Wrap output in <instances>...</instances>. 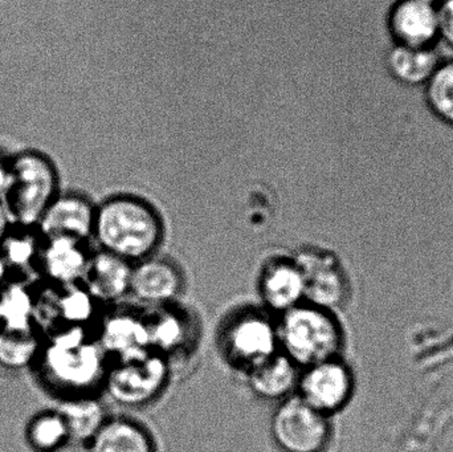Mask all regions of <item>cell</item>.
<instances>
[{
    "mask_svg": "<svg viewBox=\"0 0 453 452\" xmlns=\"http://www.w3.org/2000/svg\"><path fill=\"white\" fill-rule=\"evenodd\" d=\"M170 373L169 360L149 350L143 355L109 364L103 387L117 405L142 408L150 405L164 393Z\"/></svg>",
    "mask_w": 453,
    "mask_h": 452,
    "instance_id": "obj_5",
    "label": "cell"
},
{
    "mask_svg": "<svg viewBox=\"0 0 453 452\" xmlns=\"http://www.w3.org/2000/svg\"><path fill=\"white\" fill-rule=\"evenodd\" d=\"M96 206L79 194L58 195L48 206L37 225L42 238L71 236L79 241H88L93 236Z\"/></svg>",
    "mask_w": 453,
    "mask_h": 452,
    "instance_id": "obj_14",
    "label": "cell"
},
{
    "mask_svg": "<svg viewBox=\"0 0 453 452\" xmlns=\"http://www.w3.org/2000/svg\"><path fill=\"white\" fill-rule=\"evenodd\" d=\"M26 440L35 452H50L68 442L69 435L60 414L50 410L37 414L29 421Z\"/></svg>",
    "mask_w": 453,
    "mask_h": 452,
    "instance_id": "obj_27",
    "label": "cell"
},
{
    "mask_svg": "<svg viewBox=\"0 0 453 452\" xmlns=\"http://www.w3.org/2000/svg\"><path fill=\"white\" fill-rule=\"evenodd\" d=\"M106 357L116 360L135 357L150 349L146 315L137 310H119L101 321L96 336Z\"/></svg>",
    "mask_w": 453,
    "mask_h": 452,
    "instance_id": "obj_13",
    "label": "cell"
},
{
    "mask_svg": "<svg viewBox=\"0 0 453 452\" xmlns=\"http://www.w3.org/2000/svg\"><path fill=\"white\" fill-rule=\"evenodd\" d=\"M58 188V172L47 157L34 151L16 157L8 164L7 188L0 199L11 227L36 230Z\"/></svg>",
    "mask_w": 453,
    "mask_h": 452,
    "instance_id": "obj_4",
    "label": "cell"
},
{
    "mask_svg": "<svg viewBox=\"0 0 453 452\" xmlns=\"http://www.w3.org/2000/svg\"><path fill=\"white\" fill-rule=\"evenodd\" d=\"M271 435L281 452H325L332 442L333 430L329 417L293 395L280 401L274 410Z\"/></svg>",
    "mask_w": 453,
    "mask_h": 452,
    "instance_id": "obj_6",
    "label": "cell"
},
{
    "mask_svg": "<svg viewBox=\"0 0 453 452\" xmlns=\"http://www.w3.org/2000/svg\"><path fill=\"white\" fill-rule=\"evenodd\" d=\"M280 352L300 369L341 357L342 326L333 310L301 303L276 320Z\"/></svg>",
    "mask_w": 453,
    "mask_h": 452,
    "instance_id": "obj_3",
    "label": "cell"
},
{
    "mask_svg": "<svg viewBox=\"0 0 453 452\" xmlns=\"http://www.w3.org/2000/svg\"><path fill=\"white\" fill-rule=\"evenodd\" d=\"M439 45H444L453 55V0L438 3Z\"/></svg>",
    "mask_w": 453,
    "mask_h": 452,
    "instance_id": "obj_28",
    "label": "cell"
},
{
    "mask_svg": "<svg viewBox=\"0 0 453 452\" xmlns=\"http://www.w3.org/2000/svg\"><path fill=\"white\" fill-rule=\"evenodd\" d=\"M36 332H12L0 329V366L21 371L36 363L42 350Z\"/></svg>",
    "mask_w": 453,
    "mask_h": 452,
    "instance_id": "obj_25",
    "label": "cell"
},
{
    "mask_svg": "<svg viewBox=\"0 0 453 452\" xmlns=\"http://www.w3.org/2000/svg\"><path fill=\"white\" fill-rule=\"evenodd\" d=\"M422 96L431 116L453 130V55L444 56L423 87Z\"/></svg>",
    "mask_w": 453,
    "mask_h": 452,
    "instance_id": "obj_23",
    "label": "cell"
},
{
    "mask_svg": "<svg viewBox=\"0 0 453 452\" xmlns=\"http://www.w3.org/2000/svg\"><path fill=\"white\" fill-rule=\"evenodd\" d=\"M261 300L269 312L281 313L303 303V280L293 257H276L264 265L258 280Z\"/></svg>",
    "mask_w": 453,
    "mask_h": 452,
    "instance_id": "obj_16",
    "label": "cell"
},
{
    "mask_svg": "<svg viewBox=\"0 0 453 452\" xmlns=\"http://www.w3.org/2000/svg\"><path fill=\"white\" fill-rule=\"evenodd\" d=\"M42 238L39 233L23 228H13L0 241V257L8 270H35L39 263Z\"/></svg>",
    "mask_w": 453,
    "mask_h": 452,
    "instance_id": "obj_24",
    "label": "cell"
},
{
    "mask_svg": "<svg viewBox=\"0 0 453 452\" xmlns=\"http://www.w3.org/2000/svg\"><path fill=\"white\" fill-rule=\"evenodd\" d=\"M88 445L90 452H158L151 433L127 417L106 419Z\"/></svg>",
    "mask_w": 453,
    "mask_h": 452,
    "instance_id": "obj_20",
    "label": "cell"
},
{
    "mask_svg": "<svg viewBox=\"0 0 453 452\" xmlns=\"http://www.w3.org/2000/svg\"><path fill=\"white\" fill-rule=\"evenodd\" d=\"M220 341L228 363L244 373L280 352L276 321L256 310H244L231 318Z\"/></svg>",
    "mask_w": 453,
    "mask_h": 452,
    "instance_id": "obj_7",
    "label": "cell"
},
{
    "mask_svg": "<svg viewBox=\"0 0 453 452\" xmlns=\"http://www.w3.org/2000/svg\"><path fill=\"white\" fill-rule=\"evenodd\" d=\"M56 411L64 419L69 440L89 443L106 419L105 406L93 395L64 397Z\"/></svg>",
    "mask_w": 453,
    "mask_h": 452,
    "instance_id": "obj_21",
    "label": "cell"
},
{
    "mask_svg": "<svg viewBox=\"0 0 453 452\" xmlns=\"http://www.w3.org/2000/svg\"><path fill=\"white\" fill-rule=\"evenodd\" d=\"M433 2L439 3L441 2V0H433Z\"/></svg>",
    "mask_w": 453,
    "mask_h": 452,
    "instance_id": "obj_33",
    "label": "cell"
},
{
    "mask_svg": "<svg viewBox=\"0 0 453 452\" xmlns=\"http://www.w3.org/2000/svg\"><path fill=\"white\" fill-rule=\"evenodd\" d=\"M8 183V165L0 161V199L3 198Z\"/></svg>",
    "mask_w": 453,
    "mask_h": 452,
    "instance_id": "obj_31",
    "label": "cell"
},
{
    "mask_svg": "<svg viewBox=\"0 0 453 452\" xmlns=\"http://www.w3.org/2000/svg\"><path fill=\"white\" fill-rule=\"evenodd\" d=\"M353 392V372L337 357L301 369L296 395L330 418L348 405Z\"/></svg>",
    "mask_w": 453,
    "mask_h": 452,
    "instance_id": "obj_9",
    "label": "cell"
},
{
    "mask_svg": "<svg viewBox=\"0 0 453 452\" xmlns=\"http://www.w3.org/2000/svg\"><path fill=\"white\" fill-rule=\"evenodd\" d=\"M446 53L438 47H409L393 44L385 56L388 79L404 89H423Z\"/></svg>",
    "mask_w": 453,
    "mask_h": 452,
    "instance_id": "obj_15",
    "label": "cell"
},
{
    "mask_svg": "<svg viewBox=\"0 0 453 452\" xmlns=\"http://www.w3.org/2000/svg\"><path fill=\"white\" fill-rule=\"evenodd\" d=\"M386 31L393 44L438 47V3L395 0L386 15Z\"/></svg>",
    "mask_w": 453,
    "mask_h": 452,
    "instance_id": "obj_10",
    "label": "cell"
},
{
    "mask_svg": "<svg viewBox=\"0 0 453 452\" xmlns=\"http://www.w3.org/2000/svg\"><path fill=\"white\" fill-rule=\"evenodd\" d=\"M0 329L36 332L34 326V291L21 280L0 287Z\"/></svg>",
    "mask_w": 453,
    "mask_h": 452,
    "instance_id": "obj_22",
    "label": "cell"
},
{
    "mask_svg": "<svg viewBox=\"0 0 453 452\" xmlns=\"http://www.w3.org/2000/svg\"><path fill=\"white\" fill-rule=\"evenodd\" d=\"M132 268V263L101 249L90 255L81 286L98 304L119 302L129 295Z\"/></svg>",
    "mask_w": 453,
    "mask_h": 452,
    "instance_id": "obj_17",
    "label": "cell"
},
{
    "mask_svg": "<svg viewBox=\"0 0 453 452\" xmlns=\"http://www.w3.org/2000/svg\"><path fill=\"white\" fill-rule=\"evenodd\" d=\"M89 259L85 241L71 236H52L42 238L37 268L50 286L64 288L81 284Z\"/></svg>",
    "mask_w": 453,
    "mask_h": 452,
    "instance_id": "obj_12",
    "label": "cell"
},
{
    "mask_svg": "<svg viewBox=\"0 0 453 452\" xmlns=\"http://www.w3.org/2000/svg\"><path fill=\"white\" fill-rule=\"evenodd\" d=\"M164 235L161 215L140 196L119 194L96 207L93 236L100 249L132 264L154 257Z\"/></svg>",
    "mask_w": 453,
    "mask_h": 452,
    "instance_id": "obj_2",
    "label": "cell"
},
{
    "mask_svg": "<svg viewBox=\"0 0 453 452\" xmlns=\"http://www.w3.org/2000/svg\"><path fill=\"white\" fill-rule=\"evenodd\" d=\"M37 363L45 384L65 397L93 395L109 366L97 340L80 326H63L47 336Z\"/></svg>",
    "mask_w": 453,
    "mask_h": 452,
    "instance_id": "obj_1",
    "label": "cell"
},
{
    "mask_svg": "<svg viewBox=\"0 0 453 452\" xmlns=\"http://www.w3.org/2000/svg\"><path fill=\"white\" fill-rule=\"evenodd\" d=\"M149 344L153 352L164 356L180 355L193 344V320L182 310L164 305L146 315Z\"/></svg>",
    "mask_w": 453,
    "mask_h": 452,
    "instance_id": "obj_18",
    "label": "cell"
},
{
    "mask_svg": "<svg viewBox=\"0 0 453 452\" xmlns=\"http://www.w3.org/2000/svg\"><path fill=\"white\" fill-rule=\"evenodd\" d=\"M301 369L281 352L245 372L248 387L256 397L282 401L296 395Z\"/></svg>",
    "mask_w": 453,
    "mask_h": 452,
    "instance_id": "obj_19",
    "label": "cell"
},
{
    "mask_svg": "<svg viewBox=\"0 0 453 452\" xmlns=\"http://www.w3.org/2000/svg\"><path fill=\"white\" fill-rule=\"evenodd\" d=\"M293 259L303 275V302L333 312L342 307L350 294V284L334 254L308 247L300 249Z\"/></svg>",
    "mask_w": 453,
    "mask_h": 452,
    "instance_id": "obj_8",
    "label": "cell"
},
{
    "mask_svg": "<svg viewBox=\"0 0 453 452\" xmlns=\"http://www.w3.org/2000/svg\"><path fill=\"white\" fill-rule=\"evenodd\" d=\"M50 452H90V450L88 443L69 440L68 442L64 443L60 448H55V450Z\"/></svg>",
    "mask_w": 453,
    "mask_h": 452,
    "instance_id": "obj_29",
    "label": "cell"
},
{
    "mask_svg": "<svg viewBox=\"0 0 453 452\" xmlns=\"http://www.w3.org/2000/svg\"><path fill=\"white\" fill-rule=\"evenodd\" d=\"M8 272H10V270H8L7 265L4 264L2 257H0V287L7 281Z\"/></svg>",
    "mask_w": 453,
    "mask_h": 452,
    "instance_id": "obj_32",
    "label": "cell"
},
{
    "mask_svg": "<svg viewBox=\"0 0 453 452\" xmlns=\"http://www.w3.org/2000/svg\"><path fill=\"white\" fill-rule=\"evenodd\" d=\"M183 287L182 272L172 260L154 255L133 264L129 294L143 304L156 308L173 304Z\"/></svg>",
    "mask_w": 453,
    "mask_h": 452,
    "instance_id": "obj_11",
    "label": "cell"
},
{
    "mask_svg": "<svg viewBox=\"0 0 453 452\" xmlns=\"http://www.w3.org/2000/svg\"><path fill=\"white\" fill-rule=\"evenodd\" d=\"M97 305L98 303L81 284L58 288V308L61 328L63 326L87 328L88 324L96 318Z\"/></svg>",
    "mask_w": 453,
    "mask_h": 452,
    "instance_id": "obj_26",
    "label": "cell"
},
{
    "mask_svg": "<svg viewBox=\"0 0 453 452\" xmlns=\"http://www.w3.org/2000/svg\"><path fill=\"white\" fill-rule=\"evenodd\" d=\"M11 230V223L8 220L7 214H5L4 207H3L2 202H0V241L7 235L8 231Z\"/></svg>",
    "mask_w": 453,
    "mask_h": 452,
    "instance_id": "obj_30",
    "label": "cell"
}]
</instances>
